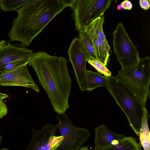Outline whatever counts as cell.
Listing matches in <instances>:
<instances>
[{"instance_id": "6da1fadb", "label": "cell", "mask_w": 150, "mask_h": 150, "mask_svg": "<svg viewBox=\"0 0 150 150\" xmlns=\"http://www.w3.org/2000/svg\"><path fill=\"white\" fill-rule=\"evenodd\" d=\"M67 63L64 57L39 51L33 53L28 64L35 70L40 84L57 114L65 113L69 108L68 99L72 80L68 73Z\"/></svg>"}, {"instance_id": "7a4b0ae2", "label": "cell", "mask_w": 150, "mask_h": 150, "mask_svg": "<svg viewBox=\"0 0 150 150\" xmlns=\"http://www.w3.org/2000/svg\"><path fill=\"white\" fill-rule=\"evenodd\" d=\"M65 8L60 0H31L16 11L8 34L11 42L20 41L29 46L48 23Z\"/></svg>"}, {"instance_id": "3957f363", "label": "cell", "mask_w": 150, "mask_h": 150, "mask_svg": "<svg viewBox=\"0 0 150 150\" xmlns=\"http://www.w3.org/2000/svg\"><path fill=\"white\" fill-rule=\"evenodd\" d=\"M106 78L107 89L126 115L133 131L139 137L141 119L146 106L116 76H111Z\"/></svg>"}, {"instance_id": "277c9868", "label": "cell", "mask_w": 150, "mask_h": 150, "mask_svg": "<svg viewBox=\"0 0 150 150\" xmlns=\"http://www.w3.org/2000/svg\"><path fill=\"white\" fill-rule=\"evenodd\" d=\"M122 81L146 106L149 97L150 57L140 59L136 65L119 70L115 76Z\"/></svg>"}, {"instance_id": "5b68a950", "label": "cell", "mask_w": 150, "mask_h": 150, "mask_svg": "<svg viewBox=\"0 0 150 150\" xmlns=\"http://www.w3.org/2000/svg\"><path fill=\"white\" fill-rule=\"evenodd\" d=\"M112 35L113 52L121 68H129L137 64L140 59L138 52L122 23L117 25Z\"/></svg>"}, {"instance_id": "8992f818", "label": "cell", "mask_w": 150, "mask_h": 150, "mask_svg": "<svg viewBox=\"0 0 150 150\" xmlns=\"http://www.w3.org/2000/svg\"><path fill=\"white\" fill-rule=\"evenodd\" d=\"M56 117L59 121L58 129L63 139L54 150H79L88 139L90 132L86 128L73 125L65 113L58 114Z\"/></svg>"}, {"instance_id": "52a82bcc", "label": "cell", "mask_w": 150, "mask_h": 150, "mask_svg": "<svg viewBox=\"0 0 150 150\" xmlns=\"http://www.w3.org/2000/svg\"><path fill=\"white\" fill-rule=\"evenodd\" d=\"M112 0H77L73 17L78 32L96 18L103 16L111 5Z\"/></svg>"}, {"instance_id": "ba28073f", "label": "cell", "mask_w": 150, "mask_h": 150, "mask_svg": "<svg viewBox=\"0 0 150 150\" xmlns=\"http://www.w3.org/2000/svg\"><path fill=\"white\" fill-rule=\"evenodd\" d=\"M69 60L74 70L80 90H85L87 59L82 48L79 38L74 39L68 51Z\"/></svg>"}, {"instance_id": "9c48e42d", "label": "cell", "mask_w": 150, "mask_h": 150, "mask_svg": "<svg viewBox=\"0 0 150 150\" xmlns=\"http://www.w3.org/2000/svg\"><path fill=\"white\" fill-rule=\"evenodd\" d=\"M0 86H22L31 88L38 93L40 92L29 73L27 65L1 74Z\"/></svg>"}, {"instance_id": "30bf717a", "label": "cell", "mask_w": 150, "mask_h": 150, "mask_svg": "<svg viewBox=\"0 0 150 150\" xmlns=\"http://www.w3.org/2000/svg\"><path fill=\"white\" fill-rule=\"evenodd\" d=\"M33 50L21 44L11 43L8 41L0 50V67L16 61L30 60Z\"/></svg>"}, {"instance_id": "8fae6325", "label": "cell", "mask_w": 150, "mask_h": 150, "mask_svg": "<svg viewBox=\"0 0 150 150\" xmlns=\"http://www.w3.org/2000/svg\"><path fill=\"white\" fill-rule=\"evenodd\" d=\"M57 126V124L52 125L47 123L40 130L31 129L33 136L26 150H45L50 137L56 134Z\"/></svg>"}, {"instance_id": "7c38bea8", "label": "cell", "mask_w": 150, "mask_h": 150, "mask_svg": "<svg viewBox=\"0 0 150 150\" xmlns=\"http://www.w3.org/2000/svg\"><path fill=\"white\" fill-rule=\"evenodd\" d=\"M94 148L99 150L111 143L115 140H119L125 136L111 131L104 125L102 124L94 128Z\"/></svg>"}, {"instance_id": "4fadbf2b", "label": "cell", "mask_w": 150, "mask_h": 150, "mask_svg": "<svg viewBox=\"0 0 150 150\" xmlns=\"http://www.w3.org/2000/svg\"><path fill=\"white\" fill-rule=\"evenodd\" d=\"M84 30L91 40L97 60L106 66L110 54L106 50L103 42L88 26H86Z\"/></svg>"}, {"instance_id": "5bb4252c", "label": "cell", "mask_w": 150, "mask_h": 150, "mask_svg": "<svg viewBox=\"0 0 150 150\" xmlns=\"http://www.w3.org/2000/svg\"><path fill=\"white\" fill-rule=\"evenodd\" d=\"M84 91H91L100 86L106 87L107 80L106 77L101 75L98 72L86 70Z\"/></svg>"}, {"instance_id": "9a60e30c", "label": "cell", "mask_w": 150, "mask_h": 150, "mask_svg": "<svg viewBox=\"0 0 150 150\" xmlns=\"http://www.w3.org/2000/svg\"><path fill=\"white\" fill-rule=\"evenodd\" d=\"M149 117V114L145 108L141 119V126L139 133V139L144 150H150V133L148 124Z\"/></svg>"}, {"instance_id": "2e32d148", "label": "cell", "mask_w": 150, "mask_h": 150, "mask_svg": "<svg viewBox=\"0 0 150 150\" xmlns=\"http://www.w3.org/2000/svg\"><path fill=\"white\" fill-rule=\"evenodd\" d=\"M79 33L78 37L87 59V62L88 60H97L92 43L87 33L84 30L81 31Z\"/></svg>"}, {"instance_id": "e0dca14e", "label": "cell", "mask_w": 150, "mask_h": 150, "mask_svg": "<svg viewBox=\"0 0 150 150\" xmlns=\"http://www.w3.org/2000/svg\"><path fill=\"white\" fill-rule=\"evenodd\" d=\"M104 22V16H103L96 18L87 26L90 28L103 42L106 50L109 53L110 47L106 40L103 30V25Z\"/></svg>"}, {"instance_id": "ac0fdd59", "label": "cell", "mask_w": 150, "mask_h": 150, "mask_svg": "<svg viewBox=\"0 0 150 150\" xmlns=\"http://www.w3.org/2000/svg\"><path fill=\"white\" fill-rule=\"evenodd\" d=\"M31 0H1L0 4L1 9L4 11L16 10Z\"/></svg>"}, {"instance_id": "d6986e66", "label": "cell", "mask_w": 150, "mask_h": 150, "mask_svg": "<svg viewBox=\"0 0 150 150\" xmlns=\"http://www.w3.org/2000/svg\"><path fill=\"white\" fill-rule=\"evenodd\" d=\"M114 150H142V149L135 138L132 136H125L121 139L120 146Z\"/></svg>"}, {"instance_id": "ffe728a7", "label": "cell", "mask_w": 150, "mask_h": 150, "mask_svg": "<svg viewBox=\"0 0 150 150\" xmlns=\"http://www.w3.org/2000/svg\"><path fill=\"white\" fill-rule=\"evenodd\" d=\"M29 60H24L11 62L0 67L1 74L15 70L28 64Z\"/></svg>"}, {"instance_id": "44dd1931", "label": "cell", "mask_w": 150, "mask_h": 150, "mask_svg": "<svg viewBox=\"0 0 150 150\" xmlns=\"http://www.w3.org/2000/svg\"><path fill=\"white\" fill-rule=\"evenodd\" d=\"M87 62L100 74H103L106 77L112 76L111 72L100 62L96 60H88Z\"/></svg>"}, {"instance_id": "7402d4cb", "label": "cell", "mask_w": 150, "mask_h": 150, "mask_svg": "<svg viewBox=\"0 0 150 150\" xmlns=\"http://www.w3.org/2000/svg\"><path fill=\"white\" fill-rule=\"evenodd\" d=\"M7 112L8 109L6 104L2 100H0V119L3 118Z\"/></svg>"}, {"instance_id": "603a6c76", "label": "cell", "mask_w": 150, "mask_h": 150, "mask_svg": "<svg viewBox=\"0 0 150 150\" xmlns=\"http://www.w3.org/2000/svg\"><path fill=\"white\" fill-rule=\"evenodd\" d=\"M62 4L65 8L69 6L73 9L75 7L77 0H60Z\"/></svg>"}, {"instance_id": "cb8c5ba5", "label": "cell", "mask_w": 150, "mask_h": 150, "mask_svg": "<svg viewBox=\"0 0 150 150\" xmlns=\"http://www.w3.org/2000/svg\"><path fill=\"white\" fill-rule=\"evenodd\" d=\"M149 1L147 0H140L139 3L140 7L144 10L148 9L150 7Z\"/></svg>"}, {"instance_id": "d4e9b609", "label": "cell", "mask_w": 150, "mask_h": 150, "mask_svg": "<svg viewBox=\"0 0 150 150\" xmlns=\"http://www.w3.org/2000/svg\"><path fill=\"white\" fill-rule=\"evenodd\" d=\"M121 4L123 8L125 10H130L132 7V3L128 0H125L122 2Z\"/></svg>"}, {"instance_id": "484cf974", "label": "cell", "mask_w": 150, "mask_h": 150, "mask_svg": "<svg viewBox=\"0 0 150 150\" xmlns=\"http://www.w3.org/2000/svg\"><path fill=\"white\" fill-rule=\"evenodd\" d=\"M7 42L6 41L3 39L0 41V50L6 44Z\"/></svg>"}, {"instance_id": "4316f807", "label": "cell", "mask_w": 150, "mask_h": 150, "mask_svg": "<svg viewBox=\"0 0 150 150\" xmlns=\"http://www.w3.org/2000/svg\"><path fill=\"white\" fill-rule=\"evenodd\" d=\"M9 96L6 94L0 93V100H2L5 98H7Z\"/></svg>"}, {"instance_id": "83f0119b", "label": "cell", "mask_w": 150, "mask_h": 150, "mask_svg": "<svg viewBox=\"0 0 150 150\" xmlns=\"http://www.w3.org/2000/svg\"><path fill=\"white\" fill-rule=\"evenodd\" d=\"M79 150H90L88 146H83L80 148Z\"/></svg>"}, {"instance_id": "f1b7e54d", "label": "cell", "mask_w": 150, "mask_h": 150, "mask_svg": "<svg viewBox=\"0 0 150 150\" xmlns=\"http://www.w3.org/2000/svg\"><path fill=\"white\" fill-rule=\"evenodd\" d=\"M117 9L118 10H120L123 8V7L122 5L121 4L118 5L117 6Z\"/></svg>"}, {"instance_id": "f546056e", "label": "cell", "mask_w": 150, "mask_h": 150, "mask_svg": "<svg viewBox=\"0 0 150 150\" xmlns=\"http://www.w3.org/2000/svg\"><path fill=\"white\" fill-rule=\"evenodd\" d=\"M2 137L0 135V150H1V149L0 148V146H1V141H2Z\"/></svg>"}, {"instance_id": "4dcf8cb0", "label": "cell", "mask_w": 150, "mask_h": 150, "mask_svg": "<svg viewBox=\"0 0 150 150\" xmlns=\"http://www.w3.org/2000/svg\"><path fill=\"white\" fill-rule=\"evenodd\" d=\"M1 150H9L7 148H3L2 149H1Z\"/></svg>"}, {"instance_id": "1f68e13d", "label": "cell", "mask_w": 150, "mask_h": 150, "mask_svg": "<svg viewBox=\"0 0 150 150\" xmlns=\"http://www.w3.org/2000/svg\"><path fill=\"white\" fill-rule=\"evenodd\" d=\"M1 0H0V2H1Z\"/></svg>"}, {"instance_id": "d6a6232c", "label": "cell", "mask_w": 150, "mask_h": 150, "mask_svg": "<svg viewBox=\"0 0 150 150\" xmlns=\"http://www.w3.org/2000/svg\"><path fill=\"white\" fill-rule=\"evenodd\" d=\"M0 11H1V10H0Z\"/></svg>"}]
</instances>
